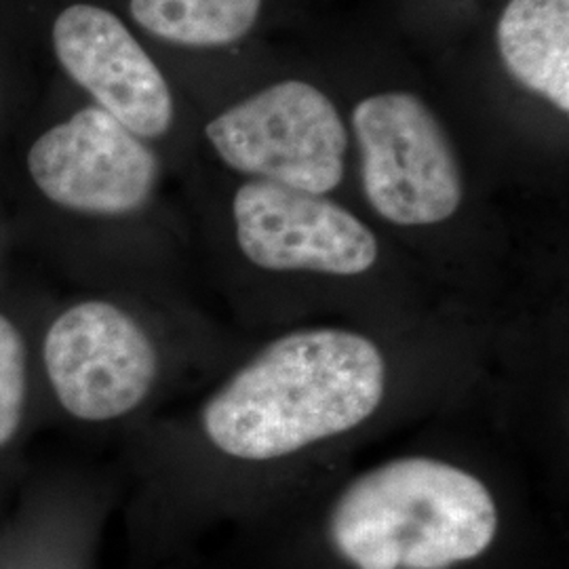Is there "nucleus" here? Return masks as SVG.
Instances as JSON below:
<instances>
[{
  "label": "nucleus",
  "mask_w": 569,
  "mask_h": 569,
  "mask_svg": "<svg viewBox=\"0 0 569 569\" xmlns=\"http://www.w3.org/2000/svg\"><path fill=\"white\" fill-rule=\"evenodd\" d=\"M498 531L481 479L432 458H401L355 479L329 533L355 569H449L477 559Z\"/></svg>",
  "instance_id": "2"
},
{
  "label": "nucleus",
  "mask_w": 569,
  "mask_h": 569,
  "mask_svg": "<svg viewBox=\"0 0 569 569\" xmlns=\"http://www.w3.org/2000/svg\"><path fill=\"white\" fill-rule=\"evenodd\" d=\"M496 41L517 81L568 112L569 0H509Z\"/></svg>",
  "instance_id": "9"
},
{
  "label": "nucleus",
  "mask_w": 569,
  "mask_h": 569,
  "mask_svg": "<svg viewBox=\"0 0 569 569\" xmlns=\"http://www.w3.org/2000/svg\"><path fill=\"white\" fill-rule=\"evenodd\" d=\"M387 392V361L348 329H302L270 342L203 407L209 441L237 460L264 462L345 435Z\"/></svg>",
  "instance_id": "1"
},
{
  "label": "nucleus",
  "mask_w": 569,
  "mask_h": 569,
  "mask_svg": "<svg viewBox=\"0 0 569 569\" xmlns=\"http://www.w3.org/2000/svg\"><path fill=\"white\" fill-rule=\"evenodd\" d=\"M28 169L49 201L96 216L140 209L159 178L152 150L102 108H84L42 133Z\"/></svg>",
  "instance_id": "7"
},
{
  "label": "nucleus",
  "mask_w": 569,
  "mask_h": 569,
  "mask_svg": "<svg viewBox=\"0 0 569 569\" xmlns=\"http://www.w3.org/2000/svg\"><path fill=\"white\" fill-rule=\"evenodd\" d=\"M264 0H131L133 20L164 41L222 47L241 41Z\"/></svg>",
  "instance_id": "10"
},
{
  "label": "nucleus",
  "mask_w": 569,
  "mask_h": 569,
  "mask_svg": "<svg viewBox=\"0 0 569 569\" xmlns=\"http://www.w3.org/2000/svg\"><path fill=\"white\" fill-rule=\"evenodd\" d=\"M367 201L390 224L435 226L462 204L465 182L448 133L418 96H369L352 112Z\"/></svg>",
  "instance_id": "4"
},
{
  "label": "nucleus",
  "mask_w": 569,
  "mask_h": 569,
  "mask_svg": "<svg viewBox=\"0 0 569 569\" xmlns=\"http://www.w3.org/2000/svg\"><path fill=\"white\" fill-rule=\"evenodd\" d=\"M44 367L61 407L84 422H108L143 403L159 355L142 326L119 306L82 302L53 321Z\"/></svg>",
  "instance_id": "5"
},
{
  "label": "nucleus",
  "mask_w": 569,
  "mask_h": 569,
  "mask_svg": "<svg viewBox=\"0 0 569 569\" xmlns=\"http://www.w3.org/2000/svg\"><path fill=\"white\" fill-rule=\"evenodd\" d=\"M26 401V348L20 331L0 315V448H4L21 422Z\"/></svg>",
  "instance_id": "11"
},
{
  "label": "nucleus",
  "mask_w": 569,
  "mask_h": 569,
  "mask_svg": "<svg viewBox=\"0 0 569 569\" xmlns=\"http://www.w3.org/2000/svg\"><path fill=\"white\" fill-rule=\"evenodd\" d=\"M232 216L244 258L264 270L357 277L380 256L376 234L321 194L253 180L237 190Z\"/></svg>",
  "instance_id": "6"
},
{
  "label": "nucleus",
  "mask_w": 569,
  "mask_h": 569,
  "mask_svg": "<svg viewBox=\"0 0 569 569\" xmlns=\"http://www.w3.org/2000/svg\"><path fill=\"white\" fill-rule=\"evenodd\" d=\"M234 171L326 197L345 178L348 131L338 108L306 81H281L204 127Z\"/></svg>",
  "instance_id": "3"
},
{
  "label": "nucleus",
  "mask_w": 569,
  "mask_h": 569,
  "mask_svg": "<svg viewBox=\"0 0 569 569\" xmlns=\"http://www.w3.org/2000/svg\"><path fill=\"white\" fill-rule=\"evenodd\" d=\"M63 70L133 136L161 138L173 124V98L157 63L114 13L72 4L53 23Z\"/></svg>",
  "instance_id": "8"
}]
</instances>
